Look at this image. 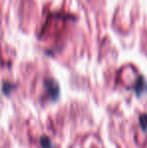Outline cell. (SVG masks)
<instances>
[{"label": "cell", "instance_id": "cell-1", "mask_svg": "<svg viewBox=\"0 0 147 148\" xmlns=\"http://www.w3.org/2000/svg\"><path fill=\"white\" fill-rule=\"evenodd\" d=\"M44 87L46 89L49 95L53 100H57L59 95V88L57 83L55 80H53V79H46L44 81Z\"/></svg>", "mask_w": 147, "mask_h": 148}, {"label": "cell", "instance_id": "cell-2", "mask_svg": "<svg viewBox=\"0 0 147 148\" xmlns=\"http://www.w3.org/2000/svg\"><path fill=\"white\" fill-rule=\"evenodd\" d=\"M135 91L137 93L138 96L142 95L144 92L147 91V85H146V82L144 80V78L142 76H140L138 78V81H137V84L135 86Z\"/></svg>", "mask_w": 147, "mask_h": 148}, {"label": "cell", "instance_id": "cell-3", "mask_svg": "<svg viewBox=\"0 0 147 148\" xmlns=\"http://www.w3.org/2000/svg\"><path fill=\"white\" fill-rule=\"evenodd\" d=\"M40 144L42 148H53V144H51V140H49L47 137L43 136L40 139Z\"/></svg>", "mask_w": 147, "mask_h": 148}, {"label": "cell", "instance_id": "cell-4", "mask_svg": "<svg viewBox=\"0 0 147 148\" xmlns=\"http://www.w3.org/2000/svg\"><path fill=\"white\" fill-rule=\"evenodd\" d=\"M139 121H140V125H141L142 128L145 131H147V115L146 114H143V115L140 116Z\"/></svg>", "mask_w": 147, "mask_h": 148}]
</instances>
